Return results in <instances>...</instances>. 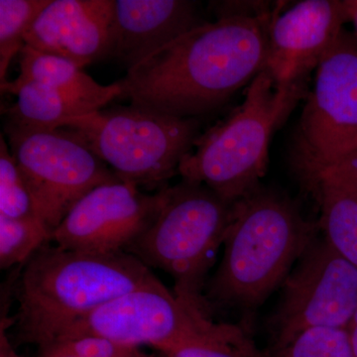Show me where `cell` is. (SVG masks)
Instances as JSON below:
<instances>
[{"instance_id":"19","label":"cell","mask_w":357,"mask_h":357,"mask_svg":"<svg viewBox=\"0 0 357 357\" xmlns=\"http://www.w3.org/2000/svg\"><path fill=\"white\" fill-rule=\"evenodd\" d=\"M161 357H264L250 338L236 326L215 324L198 337L169 351Z\"/></svg>"},{"instance_id":"7","label":"cell","mask_w":357,"mask_h":357,"mask_svg":"<svg viewBox=\"0 0 357 357\" xmlns=\"http://www.w3.org/2000/svg\"><path fill=\"white\" fill-rule=\"evenodd\" d=\"M4 134L31 192L37 215L51 236L91 190L121 181L67 129L32 128L7 121Z\"/></svg>"},{"instance_id":"9","label":"cell","mask_w":357,"mask_h":357,"mask_svg":"<svg viewBox=\"0 0 357 357\" xmlns=\"http://www.w3.org/2000/svg\"><path fill=\"white\" fill-rule=\"evenodd\" d=\"M282 286L278 347L309 328H347L357 310V267L325 239L309 244Z\"/></svg>"},{"instance_id":"6","label":"cell","mask_w":357,"mask_h":357,"mask_svg":"<svg viewBox=\"0 0 357 357\" xmlns=\"http://www.w3.org/2000/svg\"><path fill=\"white\" fill-rule=\"evenodd\" d=\"M117 178L137 187L166 188L199 137L196 119L137 105H115L63 121Z\"/></svg>"},{"instance_id":"13","label":"cell","mask_w":357,"mask_h":357,"mask_svg":"<svg viewBox=\"0 0 357 357\" xmlns=\"http://www.w3.org/2000/svg\"><path fill=\"white\" fill-rule=\"evenodd\" d=\"M114 0H51L25 36V45L84 68L109 58Z\"/></svg>"},{"instance_id":"24","label":"cell","mask_w":357,"mask_h":357,"mask_svg":"<svg viewBox=\"0 0 357 357\" xmlns=\"http://www.w3.org/2000/svg\"><path fill=\"white\" fill-rule=\"evenodd\" d=\"M43 351L61 352L74 357H146L139 349L93 335L61 338L40 349V351Z\"/></svg>"},{"instance_id":"17","label":"cell","mask_w":357,"mask_h":357,"mask_svg":"<svg viewBox=\"0 0 357 357\" xmlns=\"http://www.w3.org/2000/svg\"><path fill=\"white\" fill-rule=\"evenodd\" d=\"M321 208V227L335 252L357 267V197L331 187L312 190Z\"/></svg>"},{"instance_id":"23","label":"cell","mask_w":357,"mask_h":357,"mask_svg":"<svg viewBox=\"0 0 357 357\" xmlns=\"http://www.w3.org/2000/svg\"><path fill=\"white\" fill-rule=\"evenodd\" d=\"M309 189L331 187L357 197V147L324 164L299 167Z\"/></svg>"},{"instance_id":"21","label":"cell","mask_w":357,"mask_h":357,"mask_svg":"<svg viewBox=\"0 0 357 357\" xmlns=\"http://www.w3.org/2000/svg\"><path fill=\"white\" fill-rule=\"evenodd\" d=\"M0 215L13 220H40L31 192L3 134L0 137Z\"/></svg>"},{"instance_id":"2","label":"cell","mask_w":357,"mask_h":357,"mask_svg":"<svg viewBox=\"0 0 357 357\" xmlns=\"http://www.w3.org/2000/svg\"><path fill=\"white\" fill-rule=\"evenodd\" d=\"M50 243L25 263L18 290V338L40 349L77 319L155 278L128 251L88 252Z\"/></svg>"},{"instance_id":"1","label":"cell","mask_w":357,"mask_h":357,"mask_svg":"<svg viewBox=\"0 0 357 357\" xmlns=\"http://www.w3.org/2000/svg\"><path fill=\"white\" fill-rule=\"evenodd\" d=\"M271 14L230 13L178 37L130 68L121 98L196 119L220 107L266 65Z\"/></svg>"},{"instance_id":"20","label":"cell","mask_w":357,"mask_h":357,"mask_svg":"<svg viewBox=\"0 0 357 357\" xmlns=\"http://www.w3.org/2000/svg\"><path fill=\"white\" fill-rule=\"evenodd\" d=\"M51 234L38 218L13 220L0 215V267L24 265L45 243Z\"/></svg>"},{"instance_id":"18","label":"cell","mask_w":357,"mask_h":357,"mask_svg":"<svg viewBox=\"0 0 357 357\" xmlns=\"http://www.w3.org/2000/svg\"><path fill=\"white\" fill-rule=\"evenodd\" d=\"M51 0H0V84L8 82L11 61L25 46V36Z\"/></svg>"},{"instance_id":"28","label":"cell","mask_w":357,"mask_h":357,"mask_svg":"<svg viewBox=\"0 0 357 357\" xmlns=\"http://www.w3.org/2000/svg\"><path fill=\"white\" fill-rule=\"evenodd\" d=\"M39 357H74L69 354H61V352L55 351H40Z\"/></svg>"},{"instance_id":"14","label":"cell","mask_w":357,"mask_h":357,"mask_svg":"<svg viewBox=\"0 0 357 357\" xmlns=\"http://www.w3.org/2000/svg\"><path fill=\"white\" fill-rule=\"evenodd\" d=\"M206 22L189 0H114L109 58L129 70Z\"/></svg>"},{"instance_id":"26","label":"cell","mask_w":357,"mask_h":357,"mask_svg":"<svg viewBox=\"0 0 357 357\" xmlns=\"http://www.w3.org/2000/svg\"><path fill=\"white\" fill-rule=\"evenodd\" d=\"M345 11L347 20L351 21L354 27V36L357 40V0H344Z\"/></svg>"},{"instance_id":"16","label":"cell","mask_w":357,"mask_h":357,"mask_svg":"<svg viewBox=\"0 0 357 357\" xmlns=\"http://www.w3.org/2000/svg\"><path fill=\"white\" fill-rule=\"evenodd\" d=\"M1 93H13L15 102L6 109L8 121L32 128H58L63 121L102 109L93 103L73 98L36 83L0 84Z\"/></svg>"},{"instance_id":"25","label":"cell","mask_w":357,"mask_h":357,"mask_svg":"<svg viewBox=\"0 0 357 357\" xmlns=\"http://www.w3.org/2000/svg\"><path fill=\"white\" fill-rule=\"evenodd\" d=\"M0 357H22L17 354L7 337L6 326H1L0 332Z\"/></svg>"},{"instance_id":"22","label":"cell","mask_w":357,"mask_h":357,"mask_svg":"<svg viewBox=\"0 0 357 357\" xmlns=\"http://www.w3.org/2000/svg\"><path fill=\"white\" fill-rule=\"evenodd\" d=\"M274 357H356L347 328H314L278 347Z\"/></svg>"},{"instance_id":"4","label":"cell","mask_w":357,"mask_h":357,"mask_svg":"<svg viewBox=\"0 0 357 357\" xmlns=\"http://www.w3.org/2000/svg\"><path fill=\"white\" fill-rule=\"evenodd\" d=\"M303 83L277 86L266 70L249 84L245 98L225 121L199 135L178 174L234 204L258 188L266 173L272 134L303 95Z\"/></svg>"},{"instance_id":"15","label":"cell","mask_w":357,"mask_h":357,"mask_svg":"<svg viewBox=\"0 0 357 357\" xmlns=\"http://www.w3.org/2000/svg\"><path fill=\"white\" fill-rule=\"evenodd\" d=\"M20 72L14 84L36 83L66 95L93 103L105 109L115 98H121V84H100L75 63L67 59L42 53L25 45L20 53Z\"/></svg>"},{"instance_id":"27","label":"cell","mask_w":357,"mask_h":357,"mask_svg":"<svg viewBox=\"0 0 357 357\" xmlns=\"http://www.w3.org/2000/svg\"><path fill=\"white\" fill-rule=\"evenodd\" d=\"M347 332H349V337H351V342L352 347H354V354L357 357V310L354 312V317H352L351 323L347 326Z\"/></svg>"},{"instance_id":"11","label":"cell","mask_w":357,"mask_h":357,"mask_svg":"<svg viewBox=\"0 0 357 357\" xmlns=\"http://www.w3.org/2000/svg\"><path fill=\"white\" fill-rule=\"evenodd\" d=\"M166 191L167 187L149 195L123 181L98 185L75 204L54 230L51 243L88 252L126 251L158 217Z\"/></svg>"},{"instance_id":"8","label":"cell","mask_w":357,"mask_h":357,"mask_svg":"<svg viewBox=\"0 0 357 357\" xmlns=\"http://www.w3.org/2000/svg\"><path fill=\"white\" fill-rule=\"evenodd\" d=\"M215 325L206 312L181 300L155 277L77 319L53 342L93 335L134 349L147 345L164 352Z\"/></svg>"},{"instance_id":"10","label":"cell","mask_w":357,"mask_h":357,"mask_svg":"<svg viewBox=\"0 0 357 357\" xmlns=\"http://www.w3.org/2000/svg\"><path fill=\"white\" fill-rule=\"evenodd\" d=\"M357 147V40L342 30L317 67L300 122L298 167L316 165Z\"/></svg>"},{"instance_id":"3","label":"cell","mask_w":357,"mask_h":357,"mask_svg":"<svg viewBox=\"0 0 357 357\" xmlns=\"http://www.w3.org/2000/svg\"><path fill=\"white\" fill-rule=\"evenodd\" d=\"M312 241V227L295 204L257 188L232 204L210 295L231 306H259L284 283Z\"/></svg>"},{"instance_id":"12","label":"cell","mask_w":357,"mask_h":357,"mask_svg":"<svg viewBox=\"0 0 357 357\" xmlns=\"http://www.w3.org/2000/svg\"><path fill=\"white\" fill-rule=\"evenodd\" d=\"M347 20L344 1L305 0L272 17L266 65L277 86L302 84L337 41Z\"/></svg>"},{"instance_id":"5","label":"cell","mask_w":357,"mask_h":357,"mask_svg":"<svg viewBox=\"0 0 357 357\" xmlns=\"http://www.w3.org/2000/svg\"><path fill=\"white\" fill-rule=\"evenodd\" d=\"M232 204L196 183L183 180L167 187L158 217L126 251L146 266L166 272L174 280V293L206 312L204 277L223 245Z\"/></svg>"}]
</instances>
